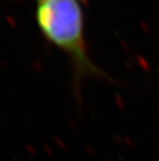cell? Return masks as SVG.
I'll return each instance as SVG.
<instances>
[{"label": "cell", "instance_id": "obj_1", "mask_svg": "<svg viewBox=\"0 0 159 161\" xmlns=\"http://www.w3.org/2000/svg\"><path fill=\"white\" fill-rule=\"evenodd\" d=\"M35 20L41 35L68 56L76 94L86 77L109 78L91 60L85 39L84 12L80 0H34Z\"/></svg>", "mask_w": 159, "mask_h": 161}]
</instances>
